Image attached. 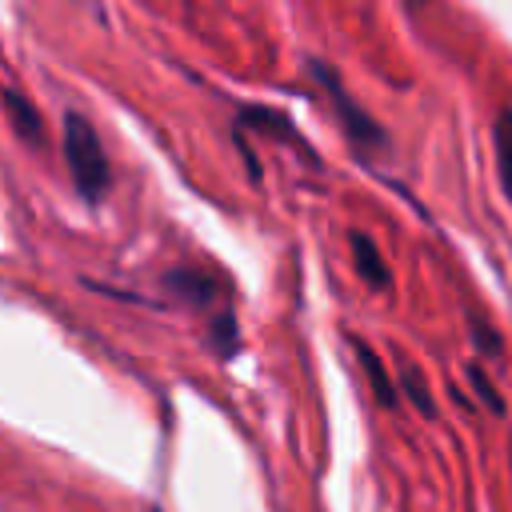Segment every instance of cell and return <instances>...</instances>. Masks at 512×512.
<instances>
[{"label":"cell","mask_w":512,"mask_h":512,"mask_svg":"<svg viewBox=\"0 0 512 512\" xmlns=\"http://www.w3.org/2000/svg\"><path fill=\"white\" fill-rule=\"evenodd\" d=\"M308 76L324 88V100H328V108H332V116H336V124H340V132H344V140L352 144V152L360 156V160H372L376 152H384L388 148V132L360 108V100L344 88V80H340V72L328 64V60H308Z\"/></svg>","instance_id":"6da1fadb"},{"label":"cell","mask_w":512,"mask_h":512,"mask_svg":"<svg viewBox=\"0 0 512 512\" xmlns=\"http://www.w3.org/2000/svg\"><path fill=\"white\" fill-rule=\"evenodd\" d=\"M64 160H68V172H72L76 192L88 204L104 200V192L112 184V168H108V156H104V144H100L92 120L80 116V112H68L64 116Z\"/></svg>","instance_id":"7a4b0ae2"},{"label":"cell","mask_w":512,"mask_h":512,"mask_svg":"<svg viewBox=\"0 0 512 512\" xmlns=\"http://www.w3.org/2000/svg\"><path fill=\"white\" fill-rule=\"evenodd\" d=\"M348 244H352V268H356V276L372 288V292H384V288H392V272H388V264H384V252L376 248V240L368 236V232H352L348 236Z\"/></svg>","instance_id":"3957f363"},{"label":"cell","mask_w":512,"mask_h":512,"mask_svg":"<svg viewBox=\"0 0 512 512\" xmlns=\"http://www.w3.org/2000/svg\"><path fill=\"white\" fill-rule=\"evenodd\" d=\"M352 348H356V360H360V368H364V376L372 384V396L384 408H400V388H396V376L384 368V356L368 340H360V336H352Z\"/></svg>","instance_id":"277c9868"},{"label":"cell","mask_w":512,"mask_h":512,"mask_svg":"<svg viewBox=\"0 0 512 512\" xmlns=\"http://www.w3.org/2000/svg\"><path fill=\"white\" fill-rule=\"evenodd\" d=\"M164 284H168L180 300H188L192 308H208V304L220 296V280L208 276V272H200V268H172V272L164 276Z\"/></svg>","instance_id":"5b68a950"},{"label":"cell","mask_w":512,"mask_h":512,"mask_svg":"<svg viewBox=\"0 0 512 512\" xmlns=\"http://www.w3.org/2000/svg\"><path fill=\"white\" fill-rule=\"evenodd\" d=\"M492 148H496V176H500V188L512 204V108H500L496 112V124H492Z\"/></svg>","instance_id":"8992f818"},{"label":"cell","mask_w":512,"mask_h":512,"mask_svg":"<svg viewBox=\"0 0 512 512\" xmlns=\"http://www.w3.org/2000/svg\"><path fill=\"white\" fill-rule=\"evenodd\" d=\"M4 108H8V116H12V124H16V132H20L24 140L40 144V116L32 112V104H28L20 92L4 88Z\"/></svg>","instance_id":"52a82bcc"},{"label":"cell","mask_w":512,"mask_h":512,"mask_svg":"<svg viewBox=\"0 0 512 512\" xmlns=\"http://www.w3.org/2000/svg\"><path fill=\"white\" fill-rule=\"evenodd\" d=\"M396 388H400V396H408V400L420 408V416H436V400H432V392H428V384H424L420 372L404 368L400 380H396Z\"/></svg>","instance_id":"ba28073f"},{"label":"cell","mask_w":512,"mask_h":512,"mask_svg":"<svg viewBox=\"0 0 512 512\" xmlns=\"http://www.w3.org/2000/svg\"><path fill=\"white\" fill-rule=\"evenodd\" d=\"M468 384H472V392L484 400V408H488L492 416H504V396L492 388V376H488L480 364H468Z\"/></svg>","instance_id":"9c48e42d"},{"label":"cell","mask_w":512,"mask_h":512,"mask_svg":"<svg viewBox=\"0 0 512 512\" xmlns=\"http://www.w3.org/2000/svg\"><path fill=\"white\" fill-rule=\"evenodd\" d=\"M472 340H476V348H480L484 356H500V336H496L480 316H472Z\"/></svg>","instance_id":"30bf717a"}]
</instances>
